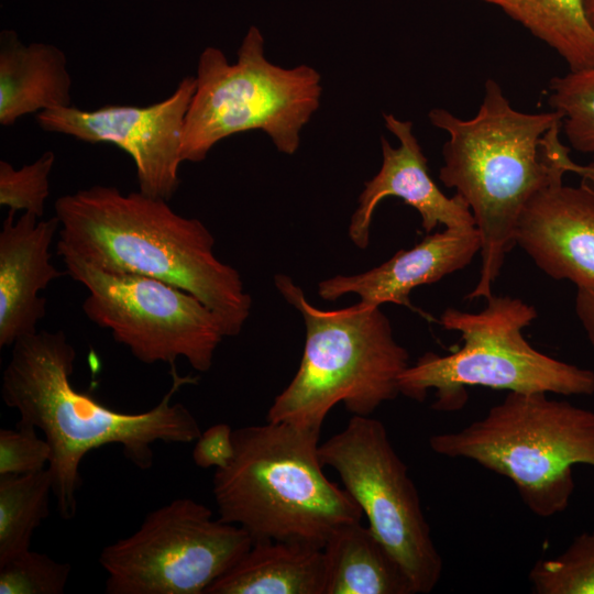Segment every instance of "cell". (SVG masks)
I'll use <instances>...</instances> for the list:
<instances>
[{"label": "cell", "mask_w": 594, "mask_h": 594, "mask_svg": "<svg viewBox=\"0 0 594 594\" xmlns=\"http://www.w3.org/2000/svg\"><path fill=\"white\" fill-rule=\"evenodd\" d=\"M562 168L566 173H573L581 176L582 179L594 180V162L586 165H582L572 161L570 155H566L562 161Z\"/></svg>", "instance_id": "f1b7e54d"}, {"label": "cell", "mask_w": 594, "mask_h": 594, "mask_svg": "<svg viewBox=\"0 0 594 594\" xmlns=\"http://www.w3.org/2000/svg\"><path fill=\"white\" fill-rule=\"evenodd\" d=\"M519 245L544 274L594 288V193L557 177L526 205L516 228Z\"/></svg>", "instance_id": "4fadbf2b"}, {"label": "cell", "mask_w": 594, "mask_h": 594, "mask_svg": "<svg viewBox=\"0 0 594 594\" xmlns=\"http://www.w3.org/2000/svg\"><path fill=\"white\" fill-rule=\"evenodd\" d=\"M549 92V105L560 114L571 147L594 155V66L554 77Z\"/></svg>", "instance_id": "7402d4cb"}, {"label": "cell", "mask_w": 594, "mask_h": 594, "mask_svg": "<svg viewBox=\"0 0 594 594\" xmlns=\"http://www.w3.org/2000/svg\"><path fill=\"white\" fill-rule=\"evenodd\" d=\"M241 527L215 519L191 498L146 515L139 529L102 549L108 594H205L251 548Z\"/></svg>", "instance_id": "9c48e42d"}, {"label": "cell", "mask_w": 594, "mask_h": 594, "mask_svg": "<svg viewBox=\"0 0 594 594\" xmlns=\"http://www.w3.org/2000/svg\"><path fill=\"white\" fill-rule=\"evenodd\" d=\"M274 283L300 312L306 340L299 369L275 397L267 421L321 430L339 403L352 416H371L400 394L399 377L409 366V354L395 340L381 306L360 300L323 310L312 306L289 276L277 274Z\"/></svg>", "instance_id": "5b68a950"}, {"label": "cell", "mask_w": 594, "mask_h": 594, "mask_svg": "<svg viewBox=\"0 0 594 594\" xmlns=\"http://www.w3.org/2000/svg\"><path fill=\"white\" fill-rule=\"evenodd\" d=\"M233 430L228 424H216L205 431L196 440L193 450V459L201 469L226 468L234 455Z\"/></svg>", "instance_id": "4316f807"}, {"label": "cell", "mask_w": 594, "mask_h": 594, "mask_svg": "<svg viewBox=\"0 0 594 594\" xmlns=\"http://www.w3.org/2000/svg\"><path fill=\"white\" fill-rule=\"evenodd\" d=\"M66 274L86 287V317L110 330L145 364L175 365L184 358L194 370H210L226 336L219 317L197 297L166 282L102 271L70 255L61 256Z\"/></svg>", "instance_id": "30bf717a"}, {"label": "cell", "mask_w": 594, "mask_h": 594, "mask_svg": "<svg viewBox=\"0 0 594 594\" xmlns=\"http://www.w3.org/2000/svg\"><path fill=\"white\" fill-rule=\"evenodd\" d=\"M503 10L558 53L570 70L594 66V30L583 0H482Z\"/></svg>", "instance_id": "ffe728a7"}, {"label": "cell", "mask_w": 594, "mask_h": 594, "mask_svg": "<svg viewBox=\"0 0 594 594\" xmlns=\"http://www.w3.org/2000/svg\"><path fill=\"white\" fill-rule=\"evenodd\" d=\"M55 154L44 152L33 163L21 168L9 162L0 161V205L9 210L23 211L42 219L47 197L50 196V175Z\"/></svg>", "instance_id": "d4e9b609"}, {"label": "cell", "mask_w": 594, "mask_h": 594, "mask_svg": "<svg viewBox=\"0 0 594 594\" xmlns=\"http://www.w3.org/2000/svg\"><path fill=\"white\" fill-rule=\"evenodd\" d=\"M585 180V179H582ZM594 193V180H585Z\"/></svg>", "instance_id": "4dcf8cb0"}, {"label": "cell", "mask_w": 594, "mask_h": 594, "mask_svg": "<svg viewBox=\"0 0 594 594\" xmlns=\"http://www.w3.org/2000/svg\"><path fill=\"white\" fill-rule=\"evenodd\" d=\"M583 3L587 20L594 30V0H583Z\"/></svg>", "instance_id": "f546056e"}, {"label": "cell", "mask_w": 594, "mask_h": 594, "mask_svg": "<svg viewBox=\"0 0 594 594\" xmlns=\"http://www.w3.org/2000/svg\"><path fill=\"white\" fill-rule=\"evenodd\" d=\"M264 43L252 25L234 64L217 47L200 53L183 130V162L199 163L221 140L252 130L265 132L284 154L298 150L300 132L320 105L321 76L308 65L271 63Z\"/></svg>", "instance_id": "ba28073f"}, {"label": "cell", "mask_w": 594, "mask_h": 594, "mask_svg": "<svg viewBox=\"0 0 594 594\" xmlns=\"http://www.w3.org/2000/svg\"><path fill=\"white\" fill-rule=\"evenodd\" d=\"M51 493L48 468L0 475V563L31 549L35 529L50 515Z\"/></svg>", "instance_id": "44dd1931"}, {"label": "cell", "mask_w": 594, "mask_h": 594, "mask_svg": "<svg viewBox=\"0 0 594 594\" xmlns=\"http://www.w3.org/2000/svg\"><path fill=\"white\" fill-rule=\"evenodd\" d=\"M480 312L446 309L439 324L459 332L463 345L448 355L427 352L399 377L404 396L424 402L435 389L432 408L461 409L466 388L482 386L520 393L564 396L594 394V372L560 361L532 348L522 330L537 318L534 306L510 296L486 299Z\"/></svg>", "instance_id": "52a82bcc"}, {"label": "cell", "mask_w": 594, "mask_h": 594, "mask_svg": "<svg viewBox=\"0 0 594 594\" xmlns=\"http://www.w3.org/2000/svg\"><path fill=\"white\" fill-rule=\"evenodd\" d=\"M319 435L283 421L233 430L234 455L213 475L219 518L243 528L253 542L320 548L339 527L361 521L360 506L322 471Z\"/></svg>", "instance_id": "277c9868"}, {"label": "cell", "mask_w": 594, "mask_h": 594, "mask_svg": "<svg viewBox=\"0 0 594 594\" xmlns=\"http://www.w3.org/2000/svg\"><path fill=\"white\" fill-rule=\"evenodd\" d=\"M429 446L507 477L527 508L548 518L569 506L573 466L594 468V411L542 392H509L481 419L431 436Z\"/></svg>", "instance_id": "8992f818"}, {"label": "cell", "mask_w": 594, "mask_h": 594, "mask_svg": "<svg viewBox=\"0 0 594 594\" xmlns=\"http://www.w3.org/2000/svg\"><path fill=\"white\" fill-rule=\"evenodd\" d=\"M54 209L59 256L166 282L210 308L227 337L241 332L252 298L239 272L215 255V238L199 219L140 190L123 194L103 185L61 196Z\"/></svg>", "instance_id": "7a4b0ae2"}, {"label": "cell", "mask_w": 594, "mask_h": 594, "mask_svg": "<svg viewBox=\"0 0 594 594\" xmlns=\"http://www.w3.org/2000/svg\"><path fill=\"white\" fill-rule=\"evenodd\" d=\"M528 580L535 594H594V531L574 537L557 557L538 560Z\"/></svg>", "instance_id": "603a6c76"}, {"label": "cell", "mask_w": 594, "mask_h": 594, "mask_svg": "<svg viewBox=\"0 0 594 594\" xmlns=\"http://www.w3.org/2000/svg\"><path fill=\"white\" fill-rule=\"evenodd\" d=\"M320 547L289 540L254 541L205 594H323Z\"/></svg>", "instance_id": "ac0fdd59"}, {"label": "cell", "mask_w": 594, "mask_h": 594, "mask_svg": "<svg viewBox=\"0 0 594 594\" xmlns=\"http://www.w3.org/2000/svg\"><path fill=\"white\" fill-rule=\"evenodd\" d=\"M432 125L449 135L439 178L469 205L481 239V268L466 299L493 295L506 254L515 244L518 220L528 201L557 177L570 148L560 140L554 111L515 109L501 85L485 81L476 114L462 119L442 108L429 111Z\"/></svg>", "instance_id": "3957f363"}, {"label": "cell", "mask_w": 594, "mask_h": 594, "mask_svg": "<svg viewBox=\"0 0 594 594\" xmlns=\"http://www.w3.org/2000/svg\"><path fill=\"white\" fill-rule=\"evenodd\" d=\"M575 314L594 348V288H576Z\"/></svg>", "instance_id": "83f0119b"}, {"label": "cell", "mask_w": 594, "mask_h": 594, "mask_svg": "<svg viewBox=\"0 0 594 594\" xmlns=\"http://www.w3.org/2000/svg\"><path fill=\"white\" fill-rule=\"evenodd\" d=\"M195 88V76H185L172 95L146 107L70 106L42 111L36 122L47 132L120 147L134 162L139 190L169 201L180 184L183 130Z\"/></svg>", "instance_id": "7c38bea8"}, {"label": "cell", "mask_w": 594, "mask_h": 594, "mask_svg": "<svg viewBox=\"0 0 594 594\" xmlns=\"http://www.w3.org/2000/svg\"><path fill=\"white\" fill-rule=\"evenodd\" d=\"M389 132L399 141L397 147L381 138L382 166L364 183L359 205L349 224V238L359 249L370 243V229L378 204L386 197H397L418 211L421 227L430 233L436 227L460 228L475 226L469 205L459 195L446 196L431 178L427 158L418 143L411 121L384 113Z\"/></svg>", "instance_id": "5bb4252c"}, {"label": "cell", "mask_w": 594, "mask_h": 594, "mask_svg": "<svg viewBox=\"0 0 594 594\" xmlns=\"http://www.w3.org/2000/svg\"><path fill=\"white\" fill-rule=\"evenodd\" d=\"M76 350L63 331L41 330L19 339L2 374L1 396L18 410L20 422L40 429L52 449L48 470L57 510L65 520L77 513L81 483L79 465L91 450L122 446L136 468L153 465L152 444L189 443L201 430L194 415L174 394L197 377L180 376L172 366V386L161 402L143 413H122L77 391L70 383Z\"/></svg>", "instance_id": "6da1fadb"}, {"label": "cell", "mask_w": 594, "mask_h": 594, "mask_svg": "<svg viewBox=\"0 0 594 594\" xmlns=\"http://www.w3.org/2000/svg\"><path fill=\"white\" fill-rule=\"evenodd\" d=\"M34 426L18 422L14 429L0 430V475L25 474L47 466L52 449L40 439Z\"/></svg>", "instance_id": "484cf974"}, {"label": "cell", "mask_w": 594, "mask_h": 594, "mask_svg": "<svg viewBox=\"0 0 594 594\" xmlns=\"http://www.w3.org/2000/svg\"><path fill=\"white\" fill-rule=\"evenodd\" d=\"M14 215L9 210L0 232V348L38 331L46 314L40 292L64 275L50 252L58 219L23 212L15 220Z\"/></svg>", "instance_id": "9a60e30c"}, {"label": "cell", "mask_w": 594, "mask_h": 594, "mask_svg": "<svg viewBox=\"0 0 594 594\" xmlns=\"http://www.w3.org/2000/svg\"><path fill=\"white\" fill-rule=\"evenodd\" d=\"M318 451L322 465L338 473L371 530L402 565L415 594L430 593L441 579L442 558L408 468L383 422L352 416Z\"/></svg>", "instance_id": "8fae6325"}, {"label": "cell", "mask_w": 594, "mask_h": 594, "mask_svg": "<svg viewBox=\"0 0 594 594\" xmlns=\"http://www.w3.org/2000/svg\"><path fill=\"white\" fill-rule=\"evenodd\" d=\"M481 239L473 227L446 228L428 234L410 250H400L377 267L354 275H337L318 284V294L334 301L346 294L382 306L393 302L413 308L409 294L463 270L480 253Z\"/></svg>", "instance_id": "2e32d148"}, {"label": "cell", "mask_w": 594, "mask_h": 594, "mask_svg": "<svg viewBox=\"0 0 594 594\" xmlns=\"http://www.w3.org/2000/svg\"><path fill=\"white\" fill-rule=\"evenodd\" d=\"M70 564L31 549L0 563V594H62Z\"/></svg>", "instance_id": "cb8c5ba5"}, {"label": "cell", "mask_w": 594, "mask_h": 594, "mask_svg": "<svg viewBox=\"0 0 594 594\" xmlns=\"http://www.w3.org/2000/svg\"><path fill=\"white\" fill-rule=\"evenodd\" d=\"M322 550L323 594H415L402 565L361 521L336 529Z\"/></svg>", "instance_id": "d6986e66"}, {"label": "cell", "mask_w": 594, "mask_h": 594, "mask_svg": "<svg viewBox=\"0 0 594 594\" xmlns=\"http://www.w3.org/2000/svg\"><path fill=\"white\" fill-rule=\"evenodd\" d=\"M72 77L67 57L48 43H22L12 30L0 34V124L21 117L70 107Z\"/></svg>", "instance_id": "e0dca14e"}]
</instances>
